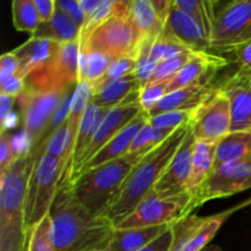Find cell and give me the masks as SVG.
Listing matches in <instances>:
<instances>
[{"mask_svg": "<svg viewBox=\"0 0 251 251\" xmlns=\"http://www.w3.org/2000/svg\"><path fill=\"white\" fill-rule=\"evenodd\" d=\"M230 103L218 86L205 103L194 110L190 120L191 132L196 141H217L230 132Z\"/></svg>", "mask_w": 251, "mask_h": 251, "instance_id": "11", "label": "cell"}, {"mask_svg": "<svg viewBox=\"0 0 251 251\" xmlns=\"http://www.w3.org/2000/svg\"><path fill=\"white\" fill-rule=\"evenodd\" d=\"M107 112L108 109L100 107L91 100L90 104H88L87 109H86L85 114L82 117V120L80 123V127H78V134L73 157V166H71V176H73V173L75 172L77 164L80 163L81 157L83 156L88 145L91 144L92 139L95 137L96 132H97L98 127L100 125V122H102L103 117Z\"/></svg>", "mask_w": 251, "mask_h": 251, "instance_id": "26", "label": "cell"}, {"mask_svg": "<svg viewBox=\"0 0 251 251\" xmlns=\"http://www.w3.org/2000/svg\"><path fill=\"white\" fill-rule=\"evenodd\" d=\"M17 123H19V118H17V115L15 114V113H10V114L6 117V119L1 123V130L7 131V129H12V127L16 126Z\"/></svg>", "mask_w": 251, "mask_h": 251, "instance_id": "48", "label": "cell"}, {"mask_svg": "<svg viewBox=\"0 0 251 251\" xmlns=\"http://www.w3.org/2000/svg\"><path fill=\"white\" fill-rule=\"evenodd\" d=\"M194 50H186L184 53L178 54V55L173 56V58L168 59V60L162 61L158 65L157 70L154 71L153 76L150 80L149 83L152 82H159V81H167L173 80L174 76L181 70L184 65L189 61V59L193 55Z\"/></svg>", "mask_w": 251, "mask_h": 251, "instance_id": "36", "label": "cell"}, {"mask_svg": "<svg viewBox=\"0 0 251 251\" xmlns=\"http://www.w3.org/2000/svg\"><path fill=\"white\" fill-rule=\"evenodd\" d=\"M189 131L190 123L176 129L166 141L135 164L104 216L114 227L126 218L154 188Z\"/></svg>", "mask_w": 251, "mask_h": 251, "instance_id": "2", "label": "cell"}, {"mask_svg": "<svg viewBox=\"0 0 251 251\" xmlns=\"http://www.w3.org/2000/svg\"><path fill=\"white\" fill-rule=\"evenodd\" d=\"M140 92H141V90L131 93V95L125 98L124 102L120 103L119 105L112 108V109H109L105 113L102 122H100V127H98L97 132H96L95 137L92 139L91 144L88 145L87 150L85 151L83 156L81 157L80 163L77 164L73 176L77 172V169L80 167L87 163L113 137L117 136L127 124H130L140 113L144 112V109L141 107V103H140Z\"/></svg>", "mask_w": 251, "mask_h": 251, "instance_id": "12", "label": "cell"}, {"mask_svg": "<svg viewBox=\"0 0 251 251\" xmlns=\"http://www.w3.org/2000/svg\"><path fill=\"white\" fill-rule=\"evenodd\" d=\"M173 2L178 9L193 17L211 38L213 21L217 12L215 10L216 2L203 0H173Z\"/></svg>", "mask_w": 251, "mask_h": 251, "instance_id": "31", "label": "cell"}, {"mask_svg": "<svg viewBox=\"0 0 251 251\" xmlns=\"http://www.w3.org/2000/svg\"><path fill=\"white\" fill-rule=\"evenodd\" d=\"M26 251H55L51 240L50 215L28 230Z\"/></svg>", "mask_w": 251, "mask_h": 251, "instance_id": "34", "label": "cell"}, {"mask_svg": "<svg viewBox=\"0 0 251 251\" xmlns=\"http://www.w3.org/2000/svg\"><path fill=\"white\" fill-rule=\"evenodd\" d=\"M75 88H60L36 93L22 92L17 97L22 108L24 132L32 149L38 146L44 139L59 108Z\"/></svg>", "mask_w": 251, "mask_h": 251, "instance_id": "9", "label": "cell"}, {"mask_svg": "<svg viewBox=\"0 0 251 251\" xmlns=\"http://www.w3.org/2000/svg\"><path fill=\"white\" fill-rule=\"evenodd\" d=\"M193 114L194 110H174V112H167L163 114L156 115V117L149 118L147 122L157 129L176 130L183 125L190 123Z\"/></svg>", "mask_w": 251, "mask_h": 251, "instance_id": "37", "label": "cell"}, {"mask_svg": "<svg viewBox=\"0 0 251 251\" xmlns=\"http://www.w3.org/2000/svg\"><path fill=\"white\" fill-rule=\"evenodd\" d=\"M195 141L196 139L194 137L190 127V131L186 135L184 142L179 147L176 153L174 154L173 159L168 164L159 180L157 181L154 188L152 189L153 193L162 196V198H168V196H176L186 193V186H188V181L191 173L193 151Z\"/></svg>", "mask_w": 251, "mask_h": 251, "instance_id": "13", "label": "cell"}, {"mask_svg": "<svg viewBox=\"0 0 251 251\" xmlns=\"http://www.w3.org/2000/svg\"><path fill=\"white\" fill-rule=\"evenodd\" d=\"M60 44L48 39L29 37L24 44L15 48L12 53L20 64V73L26 77L33 71L44 68L51 61Z\"/></svg>", "mask_w": 251, "mask_h": 251, "instance_id": "19", "label": "cell"}, {"mask_svg": "<svg viewBox=\"0 0 251 251\" xmlns=\"http://www.w3.org/2000/svg\"><path fill=\"white\" fill-rule=\"evenodd\" d=\"M171 226L129 228V229L115 228L104 251H140L157 239Z\"/></svg>", "mask_w": 251, "mask_h": 251, "instance_id": "21", "label": "cell"}, {"mask_svg": "<svg viewBox=\"0 0 251 251\" xmlns=\"http://www.w3.org/2000/svg\"><path fill=\"white\" fill-rule=\"evenodd\" d=\"M33 163L32 149L27 150L0 176V251H26L25 206Z\"/></svg>", "mask_w": 251, "mask_h": 251, "instance_id": "3", "label": "cell"}, {"mask_svg": "<svg viewBox=\"0 0 251 251\" xmlns=\"http://www.w3.org/2000/svg\"><path fill=\"white\" fill-rule=\"evenodd\" d=\"M251 203V200L247 201L244 203H240L237 207L229 208L227 211H223V212L217 213V215L210 216V217H205L202 225L200 226L196 233L194 234V237L191 238L190 242L188 243V245L185 247L184 251H201L211 240L215 238V235L217 234V232L220 230V228L222 227L223 223L230 217L234 212H237L238 210L243 208L244 206Z\"/></svg>", "mask_w": 251, "mask_h": 251, "instance_id": "28", "label": "cell"}, {"mask_svg": "<svg viewBox=\"0 0 251 251\" xmlns=\"http://www.w3.org/2000/svg\"><path fill=\"white\" fill-rule=\"evenodd\" d=\"M205 217H199L196 215H190L183 220L178 221L173 225V243L169 251H184L188 243L196 233V230L202 225Z\"/></svg>", "mask_w": 251, "mask_h": 251, "instance_id": "35", "label": "cell"}, {"mask_svg": "<svg viewBox=\"0 0 251 251\" xmlns=\"http://www.w3.org/2000/svg\"><path fill=\"white\" fill-rule=\"evenodd\" d=\"M174 233H173V225L166 230V232L162 233L157 239H154L153 242L150 243L147 247H145L144 249L140 251H169L172 247V243H173Z\"/></svg>", "mask_w": 251, "mask_h": 251, "instance_id": "44", "label": "cell"}, {"mask_svg": "<svg viewBox=\"0 0 251 251\" xmlns=\"http://www.w3.org/2000/svg\"><path fill=\"white\" fill-rule=\"evenodd\" d=\"M220 88L230 103V131H251V73L238 69Z\"/></svg>", "mask_w": 251, "mask_h": 251, "instance_id": "14", "label": "cell"}, {"mask_svg": "<svg viewBox=\"0 0 251 251\" xmlns=\"http://www.w3.org/2000/svg\"><path fill=\"white\" fill-rule=\"evenodd\" d=\"M32 152L34 163L27 185L25 206L27 233L50 213L63 176L60 159L44 153L39 149H32Z\"/></svg>", "mask_w": 251, "mask_h": 251, "instance_id": "5", "label": "cell"}, {"mask_svg": "<svg viewBox=\"0 0 251 251\" xmlns=\"http://www.w3.org/2000/svg\"><path fill=\"white\" fill-rule=\"evenodd\" d=\"M136 64L137 60L135 58H132V56H123V58L115 59L112 63V65L109 66L107 73L104 74V76L100 81L93 83V90L102 86L103 83L108 82V81L125 77V76L132 74L135 71V69H136Z\"/></svg>", "mask_w": 251, "mask_h": 251, "instance_id": "39", "label": "cell"}, {"mask_svg": "<svg viewBox=\"0 0 251 251\" xmlns=\"http://www.w3.org/2000/svg\"><path fill=\"white\" fill-rule=\"evenodd\" d=\"M20 73V64L12 51L2 54L0 58V81H4Z\"/></svg>", "mask_w": 251, "mask_h": 251, "instance_id": "41", "label": "cell"}, {"mask_svg": "<svg viewBox=\"0 0 251 251\" xmlns=\"http://www.w3.org/2000/svg\"><path fill=\"white\" fill-rule=\"evenodd\" d=\"M80 43L74 41L60 44L49 63V68L54 75L66 86L76 87L80 81Z\"/></svg>", "mask_w": 251, "mask_h": 251, "instance_id": "20", "label": "cell"}, {"mask_svg": "<svg viewBox=\"0 0 251 251\" xmlns=\"http://www.w3.org/2000/svg\"><path fill=\"white\" fill-rule=\"evenodd\" d=\"M131 15L145 39H157L166 25L159 19L152 0H132Z\"/></svg>", "mask_w": 251, "mask_h": 251, "instance_id": "27", "label": "cell"}, {"mask_svg": "<svg viewBox=\"0 0 251 251\" xmlns=\"http://www.w3.org/2000/svg\"><path fill=\"white\" fill-rule=\"evenodd\" d=\"M149 120V115L145 112H141L134 120H132L130 124H127L119 134L115 137H113L95 157L90 159L87 163L83 164L82 167L77 169L75 174L73 176L71 180L76 178L77 176H80L83 172L88 171V169L96 168V167H100L102 164L108 163V162L115 161V159H119L122 157L126 156L127 152H129L130 147H131L132 141H134L135 136L137 135V132L140 131L142 126L147 123Z\"/></svg>", "mask_w": 251, "mask_h": 251, "instance_id": "16", "label": "cell"}, {"mask_svg": "<svg viewBox=\"0 0 251 251\" xmlns=\"http://www.w3.org/2000/svg\"><path fill=\"white\" fill-rule=\"evenodd\" d=\"M195 196L190 193L162 198L150 191L134 211L122 221L117 229L171 226L193 215L196 210Z\"/></svg>", "mask_w": 251, "mask_h": 251, "instance_id": "6", "label": "cell"}, {"mask_svg": "<svg viewBox=\"0 0 251 251\" xmlns=\"http://www.w3.org/2000/svg\"><path fill=\"white\" fill-rule=\"evenodd\" d=\"M41 22H48L53 19L56 10L55 0H34Z\"/></svg>", "mask_w": 251, "mask_h": 251, "instance_id": "45", "label": "cell"}, {"mask_svg": "<svg viewBox=\"0 0 251 251\" xmlns=\"http://www.w3.org/2000/svg\"><path fill=\"white\" fill-rule=\"evenodd\" d=\"M25 90V76L22 74L11 76L4 81H0V93L17 98Z\"/></svg>", "mask_w": 251, "mask_h": 251, "instance_id": "42", "label": "cell"}, {"mask_svg": "<svg viewBox=\"0 0 251 251\" xmlns=\"http://www.w3.org/2000/svg\"><path fill=\"white\" fill-rule=\"evenodd\" d=\"M174 131L176 130L157 129L147 122L135 136L127 154L137 159H141L149 152L159 146L162 142L166 141Z\"/></svg>", "mask_w": 251, "mask_h": 251, "instance_id": "29", "label": "cell"}, {"mask_svg": "<svg viewBox=\"0 0 251 251\" xmlns=\"http://www.w3.org/2000/svg\"><path fill=\"white\" fill-rule=\"evenodd\" d=\"M228 64L227 59L208 51H194L188 63L168 85V93L191 85L207 75H215Z\"/></svg>", "mask_w": 251, "mask_h": 251, "instance_id": "18", "label": "cell"}, {"mask_svg": "<svg viewBox=\"0 0 251 251\" xmlns=\"http://www.w3.org/2000/svg\"><path fill=\"white\" fill-rule=\"evenodd\" d=\"M80 32L81 27L56 5L53 19L48 22H41L37 31L32 34V37L48 39V41L55 42V43L64 44L78 41Z\"/></svg>", "mask_w": 251, "mask_h": 251, "instance_id": "24", "label": "cell"}, {"mask_svg": "<svg viewBox=\"0 0 251 251\" xmlns=\"http://www.w3.org/2000/svg\"><path fill=\"white\" fill-rule=\"evenodd\" d=\"M16 157L17 153L12 147L11 137L7 135L5 130H1L0 132V176L7 171Z\"/></svg>", "mask_w": 251, "mask_h": 251, "instance_id": "40", "label": "cell"}, {"mask_svg": "<svg viewBox=\"0 0 251 251\" xmlns=\"http://www.w3.org/2000/svg\"><path fill=\"white\" fill-rule=\"evenodd\" d=\"M115 59L107 54L93 50H81L80 80L96 83L104 76Z\"/></svg>", "mask_w": 251, "mask_h": 251, "instance_id": "30", "label": "cell"}, {"mask_svg": "<svg viewBox=\"0 0 251 251\" xmlns=\"http://www.w3.org/2000/svg\"><path fill=\"white\" fill-rule=\"evenodd\" d=\"M49 215L55 251H104L115 229L107 218L86 210L69 184L59 189Z\"/></svg>", "mask_w": 251, "mask_h": 251, "instance_id": "1", "label": "cell"}, {"mask_svg": "<svg viewBox=\"0 0 251 251\" xmlns=\"http://www.w3.org/2000/svg\"><path fill=\"white\" fill-rule=\"evenodd\" d=\"M145 38L132 20L131 9L110 17L90 36L81 50L107 54L114 59L132 56L137 60Z\"/></svg>", "mask_w": 251, "mask_h": 251, "instance_id": "7", "label": "cell"}, {"mask_svg": "<svg viewBox=\"0 0 251 251\" xmlns=\"http://www.w3.org/2000/svg\"><path fill=\"white\" fill-rule=\"evenodd\" d=\"M140 159L122 157L88 169L69 183L76 200L95 216L104 217L131 169Z\"/></svg>", "mask_w": 251, "mask_h": 251, "instance_id": "4", "label": "cell"}, {"mask_svg": "<svg viewBox=\"0 0 251 251\" xmlns=\"http://www.w3.org/2000/svg\"><path fill=\"white\" fill-rule=\"evenodd\" d=\"M207 251H221V250H218V249H212V250H207Z\"/></svg>", "mask_w": 251, "mask_h": 251, "instance_id": "49", "label": "cell"}, {"mask_svg": "<svg viewBox=\"0 0 251 251\" xmlns=\"http://www.w3.org/2000/svg\"><path fill=\"white\" fill-rule=\"evenodd\" d=\"M251 42V0H234L216 12L211 50L234 53Z\"/></svg>", "mask_w": 251, "mask_h": 251, "instance_id": "8", "label": "cell"}, {"mask_svg": "<svg viewBox=\"0 0 251 251\" xmlns=\"http://www.w3.org/2000/svg\"><path fill=\"white\" fill-rule=\"evenodd\" d=\"M212 78L213 75H207L191 85L168 93L147 115L152 118L174 110H195L217 91L218 86L213 85Z\"/></svg>", "mask_w": 251, "mask_h": 251, "instance_id": "15", "label": "cell"}, {"mask_svg": "<svg viewBox=\"0 0 251 251\" xmlns=\"http://www.w3.org/2000/svg\"><path fill=\"white\" fill-rule=\"evenodd\" d=\"M251 189V158L213 168L195 194L196 207L216 199L229 198Z\"/></svg>", "mask_w": 251, "mask_h": 251, "instance_id": "10", "label": "cell"}, {"mask_svg": "<svg viewBox=\"0 0 251 251\" xmlns=\"http://www.w3.org/2000/svg\"><path fill=\"white\" fill-rule=\"evenodd\" d=\"M169 82H171V80L147 83L145 87L141 88L140 103H141L142 109H144L146 114L168 95Z\"/></svg>", "mask_w": 251, "mask_h": 251, "instance_id": "38", "label": "cell"}, {"mask_svg": "<svg viewBox=\"0 0 251 251\" xmlns=\"http://www.w3.org/2000/svg\"><path fill=\"white\" fill-rule=\"evenodd\" d=\"M56 5L65 14H68L78 26H83V24H85V16H83V12L81 10L80 4H78V0H58Z\"/></svg>", "mask_w": 251, "mask_h": 251, "instance_id": "43", "label": "cell"}, {"mask_svg": "<svg viewBox=\"0 0 251 251\" xmlns=\"http://www.w3.org/2000/svg\"><path fill=\"white\" fill-rule=\"evenodd\" d=\"M15 100H16L15 97L0 93V120H1V123L6 119L10 113H12Z\"/></svg>", "mask_w": 251, "mask_h": 251, "instance_id": "46", "label": "cell"}, {"mask_svg": "<svg viewBox=\"0 0 251 251\" xmlns=\"http://www.w3.org/2000/svg\"><path fill=\"white\" fill-rule=\"evenodd\" d=\"M141 88V83L132 73L125 77L108 81L100 87L95 88L92 93V102L109 110L124 102L127 96Z\"/></svg>", "mask_w": 251, "mask_h": 251, "instance_id": "22", "label": "cell"}, {"mask_svg": "<svg viewBox=\"0 0 251 251\" xmlns=\"http://www.w3.org/2000/svg\"><path fill=\"white\" fill-rule=\"evenodd\" d=\"M186 50H190V49L184 46L178 38H176L164 25V28L162 29L152 46L151 55L156 58L159 63H162Z\"/></svg>", "mask_w": 251, "mask_h": 251, "instance_id": "33", "label": "cell"}, {"mask_svg": "<svg viewBox=\"0 0 251 251\" xmlns=\"http://www.w3.org/2000/svg\"><path fill=\"white\" fill-rule=\"evenodd\" d=\"M166 27L176 38L194 51L211 50V38L205 29L191 16L172 5L171 12L167 19Z\"/></svg>", "mask_w": 251, "mask_h": 251, "instance_id": "17", "label": "cell"}, {"mask_svg": "<svg viewBox=\"0 0 251 251\" xmlns=\"http://www.w3.org/2000/svg\"><path fill=\"white\" fill-rule=\"evenodd\" d=\"M100 1H102V0H78V4H80L81 10H82L83 16H85V24L92 17V15L95 14L96 10H97L98 6L100 5ZM81 28H82V27H81Z\"/></svg>", "mask_w": 251, "mask_h": 251, "instance_id": "47", "label": "cell"}, {"mask_svg": "<svg viewBox=\"0 0 251 251\" xmlns=\"http://www.w3.org/2000/svg\"><path fill=\"white\" fill-rule=\"evenodd\" d=\"M217 141H195L193 151V163L191 173L189 178L186 191L195 196L196 191L200 189L203 181L207 179L215 167L216 151L218 146Z\"/></svg>", "mask_w": 251, "mask_h": 251, "instance_id": "23", "label": "cell"}, {"mask_svg": "<svg viewBox=\"0 0 251 251\" xmlns=\"http://www.w3.org/2000/svg\"><path fill=\"white\" fill-rule=\"evenodd\" d=\"M11 7L15 28L19 32H28L32 36L41 25L34 0H14Z\"/></svg>", "mask_w": 251, "mask_h": 251, "instance_id": "32", "label": "cell"}, {"mask_svg": "<svg viewBox=\"0 0 251 251\" xmlns=\"http://www.w3.org/2000/svg\"><path fill=\"white\" fill-rule=\"evenodd\" d=\"M251 158V131H230L220 140L215 167Z\"/></svg>", "mask_w": 251, "mask_h": 251, "instance_id": "25", "label": "cell"}]
</instances>
